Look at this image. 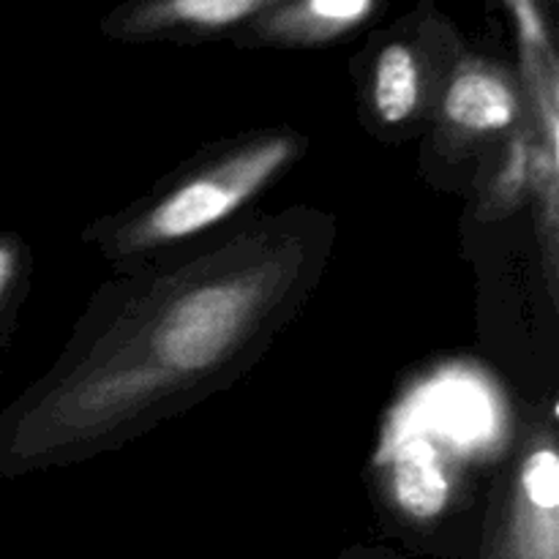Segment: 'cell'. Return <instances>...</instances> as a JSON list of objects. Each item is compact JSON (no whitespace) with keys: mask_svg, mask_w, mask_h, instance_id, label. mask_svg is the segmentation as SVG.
I'll return each mask as SVG.
<instances>
[{"mask_svg":"<svg viewBox=\"0 0 559 559\" xmlns=\"http://www.w3.org/2000/svg\"><path fill=\"white\" fill-rule=\"evenodd\" d=\"M276 265L224 267L186 284L156 311L147 349L112 353L76 382L58 404L60 415L107 426L162 388L222 369L276 311Z\"/></svg>","mask_w":559,"mask_h":559,"instance_id":"obj_1","label":"cell"},{"mask_svg":"<svg viewBox=\"0 0 559 559\" xmlns=\"http://www.w3.org/2000/svg\"><path fill=\"white\" fill-rule=\"evenodd\" d=\"M293 156V140L267 136L218 158L207 169L175 186L151 211L142 213L140 222L129 227L126 243L131 249H147L175 243L213 227L249 202L267 180L276 178L278 169Z\"/></svg>","mask_w":559,"mask_h":559,"instance_id":"obj_2","label":"cell"},{"mask_svg":"<svg viewBox=\"0 0 559 559\" xmlns=\"http://www.w3.org/2000/svg\"><path fill=\"white\" fill-rule=\"evenodd\" d=\"M445 115L456 129L502 131L516 118V96L497 71L467 66L448 85Z\"/></svg>","mask_w":559,"mask_h":559,"instance_id":"obj_3","label":"cell"},{"mask_svg":"<svg viewBox=\"0 0 559 559\" xmlns=\"http://www.w3.org/2000/svg\"><path fill=\"white\" fill-rule=\"evenodd\" d=\"M393 491L413 519H435L448 502V473L440 451L424 437L404 442L393 462Z\"/></svg>","mask_w":559,"mask_h":559,"instance_id":"obj_4","label":"cell"},{"mask_svg":"<svg viewBox=\"0 0 559 559\" xmlns=\"http://www.w3.org/2000/svg\"><path fill=\"white\" fill-rule=\"evenodd\" d=\"M374 9L371 0H311L300 5H282L267 27L289 41H328L349 27H358L374 14Z\"/></svg>","mask_w":559,"mask_h":559,"instance_id":"obj_5","label":"cell"},{"mask_svg":"<svg viewBox=\"0 0 559 559\" xmlns=\"http://www.w3.org/2000/svg\"><path fill=\"white\" fill-rule=\"evenodd\" d=\"M420 98V71L407 44H388L377 58L374 107L385 123H404Z\"/></svg>","mask_w":559,"mask_h":559,"instance_id":"obj_6","label":"cell"},{"mask_svg":"<svg viewBox=\"0 0 559 559\" xmlns=\"http://www.w3.org/2000/svg\"><path fill=\"white\" fill-rule=\"evenodd\" d=\"M271 9L265 0H175V3L147 5L134 25L153 27H191V31H216Z\"/></svg>","mask_w":559,"mask_h":559,"instance_id":"obj_7","label":"cell"},{"mask_svg":"<svg viewBox=\"0 0 559 559\" xmlns=\"http://www.w3.org/2000/svg\"><path fill=\"white\" fill-rule=\"evenodd\" d=\"M16 273H20V251L9 238H0V320L5 314L11 295H14Z\"/></svg>","mask_w":559,"mask_h":559,"instance_id":"obj_8","label":"cell"}]
</instances>
